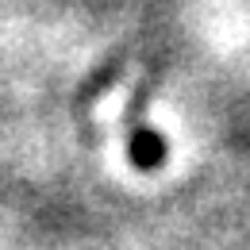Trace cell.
<instances>
[{
  "instance_id": "6da1fadb",
  "label": "cell",
  "mask_w": 250,
  "mask_h": 250,
  "mask_svg": "<svg viewBox=\"0 0 250 250\" xmlns=\"http://www.w3.org/2000/svg\"><path fill=\"white\" fill-rule=\"evenodd\" d=\"M131 162H135L139 169H154V166L166 162V143L158 139L150 127L131 131Z\"/></svg>"
}]
</instances>
